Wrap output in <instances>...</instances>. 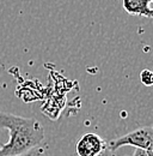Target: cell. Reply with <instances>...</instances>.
Masks as SVG:
<instances>
[{
    "label": "cell",
    "mask_w": 153,
    "mask_h": 156,
    "mask_svg": "<svg viewBox=\"0 0 153 156\" xmlns=\"http://www.w3.org/2000/svg\"><path fill=\"white\" fill-rule=\"evenodd\" d=\"M6 129L10 139L0 147V156H17L39 147L44 139V129L35 118L19 117L0 112V130Z\"/></svg>",
    "instance_id": "6da1fadb"
},
{
    "label": "cell",
    "mask_w": 153,
    "mask_h": 156,
    "mask_svg": "<svg viewBox=\"0 0 153 156\" xmlns=\"http://www.w3.org/2000/svg\"><path fill=\"white\" fill-rule=\"evenodd\" d=\"M124 145H132L134 148L153 153V127L152 126L140 127L124 136L115 138L107 143V147L113 153Z\"/></svg>",
    "instance_id": "7a4b0ae2"
},
{
    "label": "cell",
    "mask_w": 153,
    "mask_h": 156,
    "mask_svg": "<svg viewBox=\"0 0 153 156\" xmlns=\"http://www.w3.org/2000/svg\"><path fill=\"white\" fill-rule=\"evenodd\" d=\"M107 148V142L96 133H86L76 145L78 156H97Z\"/></svg>",
    "instance_id": "3957f363"
},
{
    "label": "cell",
    "mask_w": 153,
    "mask_h": 156,
    "mask_svg": "<svg viewBox=\"0 0 153 156\" xmlns=\"http://www.w3.org/2000/svg\"><path fill=\"white\" fill-rule=\"evenodd\" d=\"M123 9L132 16L153 18L152 0H122Z\"/></svg>",
    "instance_id": "277c9868"
},
{
    "label": "cell",
    "mask_w": 153,
    "mask_h": 156,
    "mask_svg": "<svg viewBox=\"0 0 153 156\" xmlns=\"http://www.w3.org/2000/svg\"><path fill=\"white\" fill-rule=\"evenodd\" d=\"M17 156H48V151L43 147H36V148L31 149L30 151H28L25 154H22V155Z\"/></svg>",
    "instance_id": "5b68a950"
},
{
    "label": "cell",
    "mask_w": 153,
    "mask_h": 156,
    "mask_svg": "<svg viewBox=\"0 0 153 156\" xmlns=\"http://www.w3.org/2000/svg\"><path fill=\"white\" fill-rule=\"evenodd\" d=\"M141 78V82L145 84V85H153V72L152 71H148V70H144L140 75Z\"/></svg>",
    "instance_id": "8992f818"
},
{
    "label": "cell",
    "mask_w": 153,
    "mask_h": 156,
    "mask_svg": "<svg viewBox=\"0 0 153 156\" xmlns=\"http://www.w3.org/2000/svg\"><path fill=\"white\" fill-rule=\"evenodd\" d=\"M133 156H153V153L147 151V150H142V149H135Z\"/></svg>",
    "instance_id": "52a82bcc"
},
{
    "label": "cell",
    "mask_w": 153,
    "mask_h": 156,
    "mask_svg": "<svg viewBox=\"0 0 153 156\" xmlns=\"http://www.w3.org/2000/svg\"><path fill=\"white\" fill-rule=\"evenodd\" d=\"M97 156H114V153H113V151L107 147V148H105L100 154H98Z\"/></svg>",
    "instance_id": "ba28073f"
},
{
    "label": "cell",
    "mask_w": 153,
    "mask_h": 156,
    "mask_svg": "<svg viewBox=\"0 0 153 156\" xmlns=\"http://www.w3.org/2000/svg\"><path fill=\"white\" fill-rule=\"evenodd\" d=\"M152 1H153V0H152Z\"/></svg>",
    "instance_id": "9c48e42d"
}]
</instances>
